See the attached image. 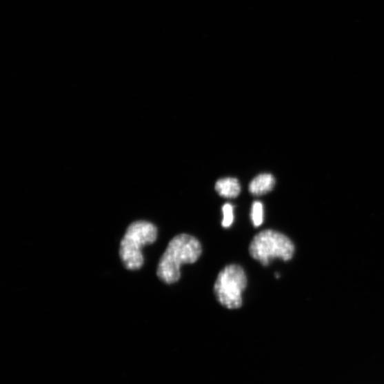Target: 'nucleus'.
<instances>
[{"label": "nucleus", "instance_id": "obj_1", "mask_svg": "<svg viewBox=\"0 0 384 384\" xmlns=\"http://www.w3.org/2000/svg\"><path fill=\"white\" fill-rule=\"evenodd\" d=\"M201 253V245L194 236L188 234L175 236L169 243L158 265L157 276L167 284L175 283L181 277V266L195 263Z\"/></svg>", "mask_w": 384, "mask_h": 384}, {"label": "nucleus", "instance_id": "obj_5", "mask_svg": "<svg viewBox=\"0 0 384 384\" xmlns=\"http://www.w3.org/2000/svg\"><path fill=\"white\" fill-rule=\"evenodd\" d=\"M276 180L272 174H261L255 177L250 185V192L255 196H261L273 190Z\"/></svg>", "mask_w": 384, "mask_h": 384}, {"label": "nucleus", "instance_id": "obj_2", "mask_svg": "<svg viewBox=\"0 0 384 384\" xmlns=\"http://www.w3.org/2000/svg\"><path fill=\"white\" fill-rule=\"evenodd\" d=\"M157 237L155 225L148 221H137L130 225L121 243L120 256L129 270L141 268L144 263L141 250L153 243Z\"/></svg>", "mask_w": 384, "mask_h": 384}, {"label": "nucleus", "instance_id": "obj_4", "mask_svg": "<svg viewBox=\"0 0 384 384\" xmlns=\"http://www.w3.org/2000/svg\"><path fill=\"white\" fill-rule=\"evenodd\" d=\"M247 286V277L243 269L238 265H230L223 269L214 285V293L219 303L230 310L240 308L242 294Z\"/></svg>", "mask_w": 384, "mask_h": 384}, {"label": "nucleus", "instance_id": "obj_8", "mask_svg": "<svg viewBox=\"0 0 384 384\" xmlns=\"http://www.w3.org/2000/svg\"><path fill=\"white\" fill-rule=\"evenodd\" d=\"M223 219L222 225L223 228H230L234 219V208L231 204H225L222 208Z\"/></svg>", "mask_w": 384, "mask_h": 384}, {"label": "nucleus", "instance_id": "obj_6", "mask_svg": "<svg viewBox=\"0 0 384 384\" xmlns=\"http://www.w3.org/2000/svg\"><path fill=\"white\" fill-rule=\"evenodd\" d=\"M220 196L228 199L237 197L241 192V185L236 178L228 177L217 181L215 186Z\"/></svg>", "mask_w": 384, "mask_h": 384}, {"label": "nucleus", "instance_id": "obj_3", "mask_svg": "<svg viewBox=\"0 0 384 384\" xmlns=\"http://www.w3.org/2000/svg\"><path fill=\"white\" fill-rule=\"evenodd\" d=\"M251 256L267 266L275 259L290 261L294 255L295 245L285 235L265 230L257 234L250 247Z\"/></svg>", "mask_w": 384, "mask_h": 384}, {"label": "nucleus", "instance_id": "obj_7", "mask_svg": "<svg viewBox=\"0 0 384 384\" xmlns=\"http://www.w3.org/2000/svg\"><path fill=\"white\" fill-rule=\"evenodd\" d=\"M252 219L255 228H259L263 222V205L260 201H255L252 210Z\"/></svg>", "mask_w": 384, "mask_h": 384}]
</instances>
